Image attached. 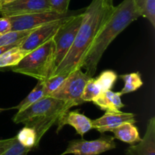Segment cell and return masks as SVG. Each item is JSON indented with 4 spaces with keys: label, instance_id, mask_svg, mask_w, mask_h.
Here are the masks:
<instances>
[{
    "label": "cell",
    "instance_id": "cell-1",
    "mask_svg": "<svg viewBox=\"0 0 155 155\" xmlns=\"http://www.w3.org/2000/svg\"><path fill=\"white\" fill-rule=\"evenodd\" d=\"M112 3L107 0H92L84 9L83 20L72 46L58 66L54 69L52 76L69 74L77 69H82L83 61L114 10Z\"/></svg>",
    "mask_w": 155,
    "mask_h": 155
},
{
    "label": "cell",
    "instance_id": "cell-2",
    "mask_svg": "<svg viewBox=\"0 0 155 155\" xmlns=\"http://www.w3.org/2000/svg\"><path fill=\"white\" fill-rule=\"evenodd\" d=\"M139 17H142V14L133 0H124L114 7L110 18L96 36L83 61L82 69H85L89 77H94L98 63L110 44Z\"/></svg>",
    "mask_w": 155,
    "mask_h": 155
},
{
    "label": "cell",
    "instance_id": "cell-3",
    "mask_svg": "<svg viewBox=\"0 0 155 155\" xmlns=\"http://www.w3.org/2000/svg\"><path fill=\"white\" fill-rule=\"evenodd\" d=\"M54 43L53 39L29 52L19 63L11 68L13 72L44 81L54 74Z\"/></svg>",
    "mask_w": 155,
    "mask_h": 155
},
{
    "label": "cell",
    "instance_id": "cell-4",
    "mask_svg": "<svg viewBox=\"0 0 155 155\" xmlns=\"http://www.w3.org/2000/svg\"><path fill=\"white\" fill-rule=\"evenodd\" d=\"M89 77L82 69H77L70 73L64 81L50 96L64 101L70 107L85 103L82 99V94Z\"/></svg>",
    "mask_w": 155,
    "mask_h": 155
},
{
    "label": "cell",
    "instance_id": "cell-5",
    "mask_svg": "<svg viewBox=\"0 0 155 155\" xmlns=\"http://www.w3.org/2000/svg\"><path fill=\"white\" fill-rule=\"evenodd\" d=\"M70 109L71 107L61 100L51 96H44L24 110L18 111L12 120L15 124H24L30 120L64 113Z\"/></svg>",
    "mask_w": 155,
    "mask_h": 155
},
{
    "label": "cell",
    "instance_id": "cell-6",
    "mask_svg": "<svg viewBox=\"0 0 155 155\" xmlns=\"http://www.w3.org/2000/svg\"><path fill=\"white\" fill-rule=\"evenodd\" d=\"M84 9L83 12L69 17L59 27L54 37L52 38L54 43L55 68L66 56L74 43L76 35L83 20V13Z\"/></svg>",
    "mask_w": 155,
    "mask_h": 155
},
{
    "label": "cell",
    "instance_id": "cell-7",
    "mask_svg": "<svg viewBox=\"0 0 155 155\" xmlns=\"http://www.w3.org/2000/svg\"><path fill=\"white\" fill-rule=\"evenodd\" d=\"M82 11H68L66 13H58L54 11L37 12L28 15L8 17L12 23V30H27L35 29L47 23L63 19L78 14Z\"/></svg>",
    "mask_w": 155,
    "mask_h": 155
},
{
    "label": "cell",
    "instance_id": "cell-8",
    "mask_svg": "<svg viewBox=\"0 0 155 155\" xmlns=\"http://www.w3.org/2000/svg\"><path fill=\"white\" fill-rule=\"evenodd\" d=\"M116 143L114 137L102 136L95 140L87 141L85 139H75L69 142L68 148L60 155H98L114 149Z\"/></svg>",
    "mask_w": 155,
    "mask_h": 155
},
{
    "label": "cell",
    "instance_id": "cell-9",
    "mask_svg": "<svg viewBox=\"0 0 155 155\" xmlns=\"http://www.w3.org/2000/svg\"><path fill=\"white\" fill-rule=\"evenodd\" d=\"M69 17L58 21H51L35 28L33 32L24 39V42L20 45V48L27 52H30L33 50L39 48L40 45H43L54 37L59 27Z\"/></svg>",
    "mask_w": 155,
    "mask_h": 155
},
{
    "label": "cell",
    "instance_id": "cell-10",
    "mask_svg": "<svg viewBox=\"0 0 155 155\" xmlns=\"http://www.w3.org/2000/svg\"><path fill=\"white\" fill-rule=\"evenodd\" d=\"M51 11L48 0H15L0 6L2 17L18 16Z\"/></svg>",
    "mask_w": 155,
    "mask_h": 155
},
{
    "label": "cell",
    "instance_id": "cell-11",
    "mask_svg": "<svg viewBox=\"0 0 155 155\" xmlns=\"http://www.w3.org/2000/svg\"><path fill=\"white\" fill-rule=\"evenodd\" d=\"M127 122L136 124L135 114L133 113H124L120 110H105V114L102 117L92 120V128L101 133L110 132L118 126Z\"/></svg>",
    "mask_w": 155,
    "mask_h": 155
},
{
    "label": "cell",
    "instance_id": "cell-12",
    "mask_svg": "<svg viewBox=\"0 0 155 155\" xmlns=\"http://www.w3.org/2000/svg\"><path fill=\"white\" fill-rule=\"evenodd\" d=\"M58 125L57 133L61 130L65 125H69L75 129L77 134L81 137L91 130H92V120L87 117L78 110H68L64 112L56 122Z\"/></svg>",
    "mask_w": 155,
    "mask_h": 155
},
{
    "label": "cell",
    "instance_id": "cell-13",
    "mask_svg": "<svg viewBox=\"0 0 155 155\" xmlns=\"http://www.w3.org/2000/svg\"><path fill=\"white\" fill-rule=\"evenodd\" d=\"M127 155H155V117H153L147 124L143 139L136 145H131L126 150Z\"/></svg>",
    "mask_w": 155,
    "mask_h": 155
},
{
    "label": "cell",
    "instance_id": "cell-14",
    "mask_svg": "<svg viewBox=\"0 0 155 155\" xmlns=\"http://www.w3.org/2000/svg\"><path fill=\"white\" fill-rule=\"evenodd\" d=\"M121 96L122 94L120 92H114L111 90H107L101 92L92 100V102L101 110L119 111L124 107L121 100Z\"/></svg>",
    "mask_w": 155,
    "mask_h": 155
},
{
    "label": "cell",
    "instance_id": "cell-15",
    "mask_svg": "<svg viewBox=\"0 0 155 155\" xmlns=\"http://www.w3.org/2000/svg\"><path fill=\"white\" fill-rule=\"evenodd\" d=\"M110 132L114 135V139L130 145L138 143L141 140L139 129L133 123H124L113 129Z\"/></svg>",
    "mask_w": 155,
    "mask_h": 155
},
{
    "label": "cell",
    "instance_id": "cell-16",
    "mask_svg": "<svg viewBox=\"0 0 155 155\" xmlns=\"http://www.w3.org/2000/svg\"><path fill=\"white\" fill-rule=\"evenodd\" d=\"M31 150L23 146L16 136L0 140V155H27Z\"/></svg>",
    "mask_w": 155,
    "mask_h": 155
},
{
    "label": "cell",
    "instance_id": "cell-17",
    "mask_svg": "<svg viewBox=\"0 0 155 155\" xmlns=\"http://www.w3.org/2000/svg\"><path fill=\"white\" fill-rule=\"evenodd\" d=\"M29 52L21 49L20 46L10 48L0 55V68L15 66L18 64Z\"/></svg>",
    "mask_w": 155,
    "mask_h": 155
},
{
    "label": "cell",
    "instance_id": "cell-18",
    "mask_svg": "<svg viewBox=\"0 0 155 155\" xmlns=\"http://www.w3.org/2000/svg\"><path fill=\"white\" fill-rule=\"evenodd\" d=\"M119 77L124 83V88L120 91L122 95L135 92L142 87L143 85V81H142V77L139 72L124 74V75L119 76Z\"/></svg>",
    "mask_w": 155,
    "mask_h": 155
},
{
    "label": "cell",
    "instance_id": "cell-19",
    "mask_svg": "<svg viewBox=\"0 0 155 155\" xmlns=\"http://www.w3.org/2000/svg\"><path fill=\"white\" fill-rule=\"evenodd\" d=\"M42 97H44V81L38 80L36 85L33 90L29 93V95L13 108L17 109L18 111H21L42 98Z\"/></svg>",
    "mask_w": 155,
    "mask_h": 155
},
{
    "label": "cell",
    "instance_id": "cell-20",
    "mask_svg": "<svg viewBox=\"0 0 155 155\" xmlns=\"http://www.w3.org/2000/svg\"><path fill=\"white\" fill-rule=\"evenodd\" d=\"M18 142L26 148L33 149L38 146L36 134L35 130L33 128L29 127H24L21 129L16 136Z\"/></svg>",
    "mask_w": 155,
    "mask_h": 155
},
{
    "label": "cell",
    "instance_id": "cell-21",
    "mask_svg": "<svg viewBox=\"0 0 155 155\" xmlns=\"http://www.w3.org/2000/svg\"><path fill=\"white\" fill-rule=\"evenodd\" d=\"M34 29L27 30H11L0 36V47L12 45L29 36Z\"/></svg>",
    "mask_w": 155,
    "mask_h": 155
},
{
    "label": "cell",
    "instance_id": "cell-22",
    "mask_svg": "<svg viewBox=\"0 0 155 155\" xmlns=\"http://www.w3.org/2000/svg\"><path fill=\"white\" fill-rule=\"evenodd\" d=\"M117 78V74L114 71L107 70V71H103L95 79V80H96L97 83L99 86L101 92H103L107 90H111Z\"/></svg>",
    "mask_w": 155,
    "mask_h": 155
},
{
    "label": "cell",
    "instance_id": "cell-23",
    "mask_svg": "<svg viewBox=\"0 0 155 155\" xmlns=\"http://www.w3.org/2000/svg\"><path fill=\"white\" fill-rule=\"evenodd\" d=\"M68 74H57L44 80V96H50L62 84Z\"/></svg>",
    "mask_w": 155,
    "mask_h": 155
},
{
    "label": "cell",
    "instance_id": "cell-24",
    "mask_svg": "<svg viewBox=\"0 0 155 155\" xmlns=\"http://www.w3.org/2000/svg\"><path fill=\"white\" fill-rule=\"evenodd\" d=\"M101 93V90L95 79L94 77H91L85 86L81 98L84 102H90Z\"/></svg>",
    "mask_w": 155,
    "mask_h": 155
},
{
    "label": "cell",
    "instance_id": "cell-25",
    "mask_svg": "<svg viewBox=\"0 0 155 155\" xmlns=\"http://www.w3.org/2000/svg\"><path fill=\"white\" fill-rule=\"evenodd\" d=\"M142 17L148 19L152 27L155 28V0H145Z\"/></svg>",
    "mask_w": 155,
    "mask_h": 155
},
{
    "label": "cell",
    "instance_id": "cell-26",
    "mask_svg": "<svg viewBox=\"0 0 155 155\" xmlns=\"http://www.w3.org/2000/svg\"><path fill=\"white\" fill-rule=\"evenodd\" d=\"M71 0H48L51 11L58 13H66Z\"/></svg>",
    "mask_w": 155,
    "mask_h": 155
},
{
    "label": "cell",
    "instance_id": "cell-27",
    "mask_svg": "<svg viewBox=\"0 0 155 155\" xmlns=\"http://www.w3.org/2000/svg\"><path fill=\"white\" fill-rule=\"evenodd\" d=\"M12 30V23L8 17L0 18V34L2 35Z\"/></svg>",
    "mask_w": 155,
    "mask_h": 155
},
{
    "label": "cell",
    "instance_id": "cell-28",
    "mask_svg": "<svg viewBox=\"0 0 155 155\" xmlns=\"http://www.w3.org/2000/svg\"><path fill=\"white\" fill-rule=\"evenodd\" d=\"M133 1H134L135 5H136V6L137 7V8L139 9V12L142 14V10H143L144 8V5H145V0H133Z\"/></svg>",
    "mask_w": 155,
    "mask_h": 155
},
{
    "label": "cell",
    "instance_id": "cell-29",
    "mask_svg": "<svg viewBox=\"0 0 155 155\" xmlns=\"http://www.w3.org/2000/svg\"><path fill=\"white\" fill-rule=\"evenodd\" d=\"M14 1H15V0H5V2L3 3V4H6V3L12 2H14ZM3 4H2V5H3Z\"/></svg>",
    "mask_w": 155,
    "mask_h": 155
},
{
    "label": "cell",
    "instance_id": "cell-30",
    "mask_svg": "<svg viewBox=\"0 0 155 155\" xmlns=\"http://www.w3.org/2000/svg\"><path fill=\"white\" fill-rule=\"evenodd\" d=\"M5 0H0V6H1L5 2Z\"/></svg>",
    "mask_w": 155,
    "mask_h": 155
},
{
    "label": "cell",
    "instance_id": "cell-31",
    "mask_svg": "<svg viewBox=\"0 0 155 155\" xmlns=\"http://www.w3.org/2000/svg\"><path fill=\"white\" fill-rule=\"evenodd\" d=\"M107 1H108L110 3H112V4H113V0H107Z\"/></svg>",
    "mask_w": 155,
    "mask_h": 155
},
{
    "label": "cell",
    "instance_id": "cell-32",
    "mask_svg": "<svg viewBox=\"0 0 155 155\" xmlns=\"http://www.w3.org/2000/svg\"><path fill=\"white\" fill-rule=\"evenodd\" d=\"M2 69H3V68H0V71H2Z\"/></svg>",
    "mask_w": 155,
    "mask_h": 155
},
{
    "label": "cell",
    "instance_id": "cell-33",
    "mask_svg": "<svg viewBox=\"0 0 155 155\" xmlns=\"http://www.w3.org/2000/svg\"><path fill=\"white\" fill-rule=\"evenodd\" d=\"M0 36H1V34H0Z\"/></svg>",
    "mask_w": 155,
    "mask_h": 155
}]
</instances>
